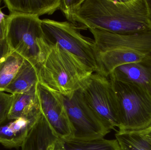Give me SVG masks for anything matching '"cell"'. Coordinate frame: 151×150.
<instances>
[{
    "instance_id": "9a60e30c",
    "label": "cell",
    "mask_w": 151,
    "mask_h": 150,
    "mask_svg": "<svg viewBox=\"0 0 151 150\" xmlns=\"http://www.w3.org/2000/svg\"><path fill=\"white\" fill-rule=\"evenodd\" d=\"M39 83L38 70L28 61L24 60L17 73L4 92L20 94L29 90Z\"/></svg>"
},
{
    "instance_id": "7c38bea8",
    "label": "cell",
    "mask_w": 151,
    "mask_h": 150,
    "mask_svg": "<svg viewBox=\"0 0 151 150\" xmlns=\"http://www.w3.org/2000/svg\"><path fill=\"white\" fill-rule=\"evenodd\" d=\"M58 140L42 114L21 146L22 150H54Z\"/></svg>"
},
{
    "instance_id": "8992f818",
    "label": "cell",
    "mask_w": 151,
    "mask_h": 150,
    "mask_svg": "<svg viewBox=\"0 0 151 150\" xmlns=\"http://www.w3.org/2000/svg\"><path fill=\"white\" fill-rule=\"evenodd\" d=\"M80 90L88 106L106 129L111 131L118 128L116 97L108 77L93 73L85 80Z\"/></svg>"
},
{
    "instance_id": "277c9868",
    "label": "cell",
    "mask_w": 151,
    "mask_h": 150,
    "mask_svg": "<svg viewBox=\"0 0 151 150\" xmlns=\"http://www.w3.org/2000/svg\"><path fill=\"white\" fill-rule=\"evenodd\" d=\"M46 39L75 56L93 73L100 74L98 52L94 39L83 36L81 29L68 21L41 20Z\"/></svg>"
},
{
    "instance_id": "7402d4cb",
    "label": "cell",
    "mask_w": 151,
    "mask_h": 150,
    "mask_svg": "<svg viewBox=\"0 0 151 150\" xmlns=\"http://www.w3.org/2000/svg\"><path fill=\"white\" fill-rule=\"evenodd\" d=\"M11 51L6 39L0 38V61L5 58Z\"/></svg>"
},
{
    "instance_id": "4fadbf2b",
    "label": "cell",
    "mask_w": 151,
    "mask_h": 150,
    "mask_svg": "<svg viewBox=\"0 0 151 150\" xmlns=\"http://www.w3.org/2000/svg\"><path fill=\"white\" fill-rule=\"evenodd\" d=\"M61 0H4L10 14L39 17L50 15L58 10Z\"/></svg>"
},
{
    "instance_id": "ffe728a7",
    "label": "cell",
    "mask_w": 151,
    "mask_h": 150,
    "mask_svg": "<svg viewBox=\"0 0 151 150\" xmlns=\"http://www.w3.org/2000/svg\"><path fill=\"white\" fill-rule=\"evenodd\" d=\"M13 95L0 92V123L8 118Z\"/></svg>"
},
{
    "instance_id": "2e32d148",
    "label": "cell",
    "mask_w": 151,
    "mask_h": 150,
    "mask_svg": "<svg viewBox=\"0 0 151 150\" xmlns=\"http://www.w3.org/2000/svg\"><path fill=\"white\" fill-rule=\"evenodd\" d=\"M56 146L59 150H121L116 139L107 140L104 137L87 140L58 138Z\"/></svg>"
},
{
    "instance_id": "3957f363",
    "label": "cell",
    "mask_w": 151,
    "mask_h": 150,
    "mask_svg": "<svg viewBox=\"0 0 151 150\" xmlns=\"http://www.w3.org/2000/svg\"><path fill=\"white\" fill-rule=\"evenodd\" d=\"M111 81L117 103V133L140 134L150 128L151 92L136 84Z\"/></svg>"
},
{
    "instance_id": "ba28073f",
    "label": "cell",
    "mask_w": 151,
    "mask_h": 150,
    "mask_svg": "<svg viewBox=\"0 0 151 150\" xmlns=\"http://www.w3.org/2000/svg\"><path fill=\"white\" fill-rule=\"evenodd\" d=\"M98 51L119 49L151 55V29L131 34H119L96 29H89Z\"/></svg>"
},
{
    "instance_id": "d6986e66",
    "label": "cell",
    "mask_w": 151,
    "mask_h": 150,
    "mask_svg": "<svg viewBox=\"0 0 151 150\" xmlns=\"http://www.w3.org/2000/svg\"><path fill=\"white\" fill-rule=\"evenodd\" d=\"M84 0H61L58 10L63 12L68 22L76 25V15Z\"/></svg>"
},
{
    "instance_id": "9c48e42d",
    "label": "cell",
    "mask_w": 151,
    "mask_h": 150,
    "mask_svg": "<svg viewBox=\"0 0 151 150\" xmlns=\"http://www.w3.org/2000/svg\"><path fill=\"white\" fill-rule=\"evenodd\" d=\"M36 92L42 114L58 139L73 138L66 112L55 94L39 82L36 85Z\"/></svg>"
},
{
    "instance_id": "603a6c76",
    "label": "cell",
    "mask_w": 151,
    "mask_h": 150,
    "mask_svg": "<svg viewBox=\"0 0 151 150\" xmlns=\"http://www.w3.org/2000/svg\"><path fill=\"white\" fill-rule=\"evenodd\" d=\"M140 135L150 144L151 147V127L145 131L140 133Z\"/></svg>"
},
{
    "instance_id": "e0dca14e",
    "label": "cell",
    "mask_w": 151,
    "mask_h": 150,
    "mask_svg": "<svg viewBox=\"0 0 151 150\" xmlns=\"http://www.w3.org/2000/svg\"><path fill=\"white\" fill-rule=\"evenodd\" d=\"M24 59L14 51L0 61V92H4L16 75Z\"/></svg>"
},
{
    "instance_id": "52a82bcc",
    "label": "cell",
    "mask_w": 151,
    "mask_h": 150,
    "mask_svg": "<svg viewBox=\"0 0 151 150\" xmlns=\"http://www.w3.org/2000/svg\"><path fill=\"white\" fill-rule=\"evenodd\" d=\"M53 92L66 112L72 129L73 138L87 140L103 138L110 133L88 106L80 89L67 94Z\"/></svg>"
},
{
    "instance_id": "30bf717a",
    "label": "cell",
    "mask_w": 151,
    "mask_h": 150,
    "mask_svg": "<svg viewBox=\"0 0 151 150\" xmlns=\"http://www.w3.org/2000/svg\"><path fill=\"white\" fill-rule=\"evenodd\" d=\"M108 77L111 80L136 84L151 92V55L140 61L117 67Z\"/></svg>"
},
{
    "instance_id": "5b68a950",
    "label": "cell",
    "mask_w": 151,
    "mask_h": 150,
    "mask_svg": "<svg viewBox=\"0 0 151 150\" xmlns=\"http://www.w3.org/2000/svg\"><path fill=\"white\" fill-rule=\"evenodd\" d=\"M41 19L35 16L9 15L6 40L12 51L21 55L37 69L40 42L44 36Z\"/></svg>"
},
{
    "instance_id": "7a4b0ae2",
    "label": "cell",
    "mask_w": 151,
    "mask_h": 150,
    "mask_svg": "<svg viewBox=\"0 0 151 150\" xmlns=\"http://www.w3.org/2000/svg\"><path fill=\"white\" fill-rule=\"evenodd\" d=\"M37 66L39 82L52 91L67 94L81 89L93 72L77 58L57 43L46 39L40 43Z\"/></svg>"
},
{
    "instance_id": "6da1fadb",
    "label": "cell",
    "mask_w": 151,
    "mask_h": 150,
    "mask_svg": "<svg viewBox=\"0 0 151 150\" xmlns=\"http://www.w3.org/2000/svg\"><path fill=\"white\" fill-rule=\"evenodd\" d=\"M81 30L131 34L151 29L147 0H84L76 15Z\"/></svg>"
},
{
    "instance_id": "5bb4252c",
    "label": "cell",
    "mask_w": 151,
    "mask_h": 150,
    "mask_svg": "<svg viewBox=\"0 0 151 150\" xmlns=\"http://www.w3.org/2000/svg\"><path fill=\"white\" fill-rule=\"evenodd\" d=\"M36 85L29 90L14 94L8 118L38 119L42 113L37 97Z\"/></svg>"
},
{
    "instance_id": "8fae6325",
    "label": "cell",
    "mask_w": 151,
    "mask_h": 150,
    "mask_svg": "<svg viewBox=\"0 0 151 150\" xmlns=\"http://www.w3.org/2000/svg\"><path fill=\"white\" fill-rule=\"evenodd\" d=\"M39 118H7L0 123V144L8 149L21 147Z\"/></svg>"
},
{
    "instance_id": "d4e9b609",
    "label": "cell",
    "mask_w": 151,
    "mask_h": 150,
    "mask_svg": "<svg viewBox=\"0 0 151 150\" xmlns=\"http://www.w3.org/2000/svg\"><path fill=\"white\" fill-rule=\"evenodd\" d=\"M54 150H59L58 149L57 147L56 144L55 147V149H54Z\"/></svg>"
},
{
    "instance_id": "ac0fdd59",
    "label": "cell",
    "mask_w": 151,
    "mask_h": 150,
    "mask_svg": "<svg viewBox=\"0 0 151 150\" xmlns=\"http://www.w3.org/2000/svg\"><path fill=\"white\" fill-rule=\"evenodd\" d=\"M121 150H151L146 141L138 134H115Z\"/></svg>"
},
{
    "instance_id": "44dd1931",
    "label": "cell",
    "mask_w": 151,
    "mask_h": 150,
    "mask_svg": "<svg viewBox=\"0 0 151 150\" xmlns=\"http://www.w3.org/2000/svg\"><path fill=\"white\" fill-rule=\"evenodd\" d=\"M8 17L9 16L3 12L0 7V38L1 39H6Z\"/></svg>"
},
{
    "instance_id": "cb8c5ba5",
    "label": "cell",
    "mask_w": 151,
    "mask_h": 150,
    "mask_svg": "<svg viewBox=\"0 0 151 150\" xmlns=\"http://www.w3.org/2000/svg\"><path fill=\"white\" fill-rule=\"evenodd\" d=\"M149 12V21L151 26V0H147Z\"/></svg>"
}]
</instances>
